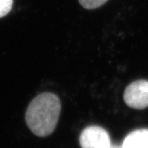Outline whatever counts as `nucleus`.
I'll list each match as a JSON object with an SVG mask.
<instances>
[{"instance_id": "7ed1b4c3", "label": "nucleus", "mask_w": 148, "mask_h": 148, "mask_svg": "<svg viewBox=\"0 0 148 148\" xmlns=\"http://www.w3.org/2000/svg\"><path fill=\"white\" fill-rule=\"evenodd\" d=\"M82 148H110V138L105 129L100 126H88L81 133Z\"/></svg>"}, {"instance_id": "20e7f679", "label": "nucleus", "mask_w": 148, "mask_h": 148, "mask_svg": "<svg viewBox=\"0 0 148 148\" xmlns=\"http://www.w3.org/2000/svg\"><path fill=\"white\" fill-rule=\"evenodd\" d=\"M122 148H148V129H139L126 136Z\"/></svg>"}, {"instance_id": "0eeeda50", "label": "nucleus", "mask_w": 148, "mask_h": 148, "mask_svg": "<svg viewBox=\"0 0 148 148\" xmlns=\"http://www.w3.org/2000/svg\"><path fill=\"white\" fill-rule=\"evenodd\" d=\"M110 148H122L120 147H116V146H113V147H111Z\"/></svg>"}, {"instance_id": "f03ea898", "label": "nucleus", "mask_w": 148, "mask_h": 148, "mask_svg": "<svg viewBox=\"0 0 148 148\" xmlns=\"http://www.w3.org/2000/svg\"><path fill=\"white\" fill-rule=\"evenodd\" d=\"M124 101L129 107L144 109L148 107V81L137 80L128 86L124 92Z\"/></svg>"}, {"instance_id": "f257e3e1", "label": "nucleus", "mask_w": 148, "mask_h": 148, "mask_svg": "<svg viewBox=\"0 0 148 148\" xmlns=\"http://www.w3.org/2000/svg\"><path fill=\"white\" fill-rule=\"evenodd\" d=\"M60 101L52 93H42L30 102L26 112V123L33 134L45 137L54 132L60 116Z\"/></svg>"}, {"instance_id": "423d86ee", "label": "nucleus", "mask_w": 148, "mask_h": 148, "mask_svg": "<svg viewBox=\"0 0 148 148\" xmlns=\"http://www.w3.org/2000/svg\"><path fill=\"white\" fill-rule=\"evenodd\" d=\"M13 0H0V18H3L12 10Z\"/></svg>"}, {"instance_id": "39448f33", "label": "nucleus", "mask_w": 148, "mask_h": 148, "mask_svg": "<svg viewBox=\"0 0 148 148\" xmlns=\"http://www.w3.org/2000/svg\"><path fill=\"white\" fill-rule=\"evenodd\" d=\"M108 0H79L80 5L86 9H95L103 5Z\"/></svg>"}]
</instances>
